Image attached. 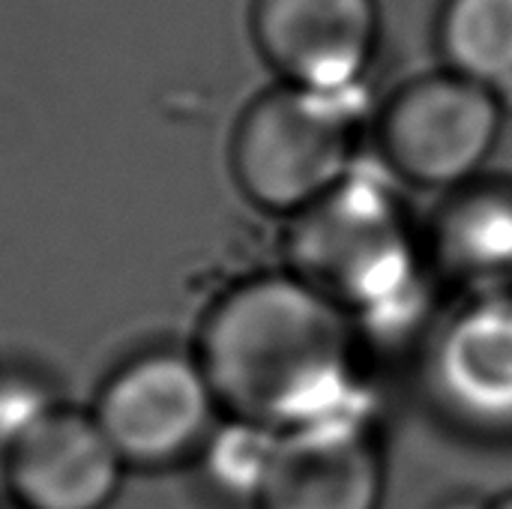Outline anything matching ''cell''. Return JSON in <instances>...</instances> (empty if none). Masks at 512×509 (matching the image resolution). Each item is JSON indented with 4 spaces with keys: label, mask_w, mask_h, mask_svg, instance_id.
Returning a JSON list of instances; mask_svg holds the SVG:
<instances>
[{
    "label": "cell",
    "mask_w": 512,
    "mask_h": 509,
    "mask_svg": "<svg viewBox=\"0 0 512 509\" xmlns=\"http://www.w3.org/2000/svg\"><path fill=\"white\" fill-rule=\"evenodd\" d=\"M354 321L291 273L249 276L204 312L195 363L222 414L270 432L369 411Z\"/></svg>",
    "instance_id": "obj_1"
},
{
    "label": "cell",
    "mask_w": 512,
    "mask_h": 509,
    "mask_svg": "<svg viewBox=\"0 0 512 509\" xmlns=\"http://www.w3.org/2000/svg\"><path fill=\"white\" fill-rule=\"evenodd\" d=\"M285 261V273L354 321L360 342H399L417 330L438 285L426 228L384 168H354L291 216Z\"/></svg>",
    "instance_id": "obj_2"
},
{
    "label": "cell",
    "mask_w": 512,
    "mask_h": 509,
    "mask_svg": "<svg viewBox=\"0 0 512 509\" xmlns=\"http://www.w3.org/2000/svg\"><path fill=\"white\" fill-rule=\"evenodd\" d=\"M360 93L279 84L255 96L231 135V174L267 213L297 216L357 168Z\"/></svg>",
    "instance_id": "obj_3"
},
{
    "label": "cell",
    "mask_w": 512,
    "mask_h": 509,
    "mask_svg": "<svg viewBox=\"0 0 512 509\" xmlns=\"http://www.w3.org/2000/svg\"><path fill=\"white\" fill-rule=\"evenodd\" d=\"M507 102L441 66L399 84L372 117L381 168L408 189L450 192L489 171Z\"/></svg>",
    "instance_id": "obj_4"
},
{
    "label": "cell",
    "mask_w": 512,
    "mask_h": 509,
    "mask_svg": "<svg viewBox=\"0 0 512 509\" xmlns=\"http://www.w3.org/2000/svg\"><path fill=\"white\" fill-rule=\"evenodd\" d=\"M420 381L447 429L477 444H512V294L459 297L423 345Z\"/></svg>",
    "instance_id": "obj_5"
},
{
    "label": "cell",
    "mask_w": 512,
    "mask_h": 509,
    "mask_svg": "<svg viewBox=\"0 0 512 509\" xmlns=\"http://www.w3.org/2000/svg\"><path fill=\"white\" fill-rule=\"evenodd\" d=\"M90 414L126 468L165 471L201 456L219 405L195 357L150 351L102 384Z\"/></svg>",
    "instance_id": "obj_6"
},
{
    "label": "cell",
    "mask_w": 512,
    "mask_h": 509,
    "mask_svg": "<svg viewBox=\"0 0 512 509\" xmlns=\"http://www.w3.org/2000/svg\"><path fill=\"white\" fill-rule=\"evenodd\" d=\"M249 33L282 84L363 93L384 39L381 0H252Z\"/></svg>",
    "instance_id": "obj_7"
},
{
    "label": "cell",
    "mask_w": 512,
    "mask_h": 509,
    "mask_svg": "<svg viewBox=\"0 0 512 509\" xmlns=\"http://www.w3.org/2000/svg\"><path fill=\"white\" fill-rule=\"evenodd\" d=\"M387 441L375 411L279 432L255 509H384Z\"/></svg>",
    "instance_id": "obj_8"
},
{
    "label": "cell",
    "mask_w": 512,
    "mask_h": 509,
    "mask_svg": "<svg viewBox=\"0 0 512 509\" xmlns=\"http://www.w3.org/2000/svg\"><path fill=\"white\" fill-rule=\"evenodd\" d=\"M126 465L90 411L45 405L3 447L15 509H108Z\"/></svg>",
    "instance_id": "obj_9"
},
{
    "label": "cell",
    "mask_w": 512,
    "mask_h": 509,
    "mask_svg": "<svg viewBox=\"0 0 512 509\" xmlns=\"http://www.w3.org/2000/svg\"><path fill=\"white\" fill-rule=\"evenodd\" d=\"M438 285L459 297L512 294V177L480 174L441 195L423 222Z\"/></svg>",
    "instance_id": "obj_10"
},
{
    "label": "cell",
    "mask_w": 512,
    "mask_h": 509,
    "mask_svg": "<svg viewBox=\"0 0 512 509\" xmlns=\"http://www.w3.org/2000/svg\"><path fill=\"white\" fill-rule=\"evenodd\" d=\"M435 42L441 66L512 96V0H444Z\"/></svg>",
    "instance_id": "obj_11"
},
{
    "label": "cell",
    "mask_w": 512,
    "mask_h": 509,
    "mask_svg": "<svg viewBox=\"0 0 512 509\" xmlns=\"http://www.w3.org/2000/svg\"><path fill=\"white\" fill-rule=\"evenodd\" d=\"M276 438L279 432L240 420L216 429L198 456L207 486L228 504H246L255 509L270 471Z\"/></svg>",
    "instance_id": "obj_12"
},
{
    "label": "cell",
    "mask_w": 512,
    "mask_h": 509,
    "mask_svg": "<svg viewBox=\"0 0 512 509\" xmlns=\"http://www.w3.org/2000/svg\"><path fill=\"white\" fill-rule=\"evenodd\" d=\"M492 498L495 495H483V492H474V489H459V492H450V495L438 498L429 509H492Z\"/></svg>",
    "instance_id": "obj_13"
},
{
    "label": "cell",
    "mask_w": 512,
    "mask_h": 509,
    "mask_svg": "<svg viewBox=\"0 0 512 509\" xmlns=\"http://www.w3.org/2000/svg\"><path fill=\"white\" fill-rule=\"evenodd\" d=\"M492 509H512V489L504 495H495L492 498Z\"/></svg>",
    "instance_id": "obj_14"
},
{
    "label": "cell",
    "mask_w": 512,
    "mask_h": 509,
    "mask_svg": "<svg viewBox=\"0 0 512 509\" xmlns=\"http://www.w3.org/2000/svg\"><path fill=\"white\" fill-rule=\"evenodd\" d=\"M0 509H3V507H0ZM12 509H15V507H12Z\"/></svg>",
    "instance_id": "obj_15"
}]
</instances>
